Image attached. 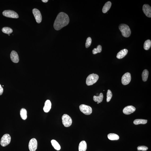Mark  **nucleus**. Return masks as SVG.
Segmentation results:
<instances>
[{
    "label": "nucleus",
    "mask_w": 151,
    "mask_h": 151,
    "mask_svg": "<svg viewBox=\"0 0 151 151\" xmlns=\"http://www.w3.org/2000/svg\"><path fill=\"white\" fill-rule=\"evenodd\" d=\"M69 22V17L66 13L61 12L58 15L54 24L55 30H59L68 25Z\"/></svg>",
    "instance_id": "obj_1"
},
{
    "label": "nucleus",
    "mask_w": 151,
    "mask_h": 151,
    "mask_svg": "<svg viewBox=\"0 0 151 151\" xmlns=\"http://www.w3.org/2000/svg\"><path fill=\"white\" fill-rule=\"evenodd\" d=\"M119 28L124 37L128 38L130 36L131 30L129 26L125 24H121L119 26Z\"/></svg>",
    "instance_id": "obj_2"
},
{
    "label": "nucleus",
    "mask_w": 151,
    "mask_h": 151,
    "mask_svg": "<svg viewBox=\"0 0 151 151\" xmlns=\"http://www.w3.org/2000/svg\"><path fill=\"white\" fill-rule=\"evenodd\" d=\"M99 78V76L96 74L93 73L90 74L87 78L86 84L88 86L92 85L97 82Z\"/></svg>",
    "instance_id": "obj_3"
},
{
    "label": "nucleus",
    "mask_w": 151,
    "mask_h": 151,
    "mask_svg": "<svg viewBox=\"0 0 151 151\" xmlns=\"http://www.w3.org/2000/svg\"><path fill=\"white\" fill-rule=\"evenodd\" d=\"M62 123L65 127H69L72 124V119L68 114H64L62 117Z\"/></svg>",
    "instance_id": "obj_4"
},
{
    "label": "nucleus",
    "mask_w": 151,
    "mask_h": 151,
    "mask_svg": "<svg viewBox=\"0 0 151 151\" xmlns=\"http://www.w3.org/2000/svg\"><path fill=\"white\" fill-rule=\"evenodd\" d=\"M11 140V137L8 134H4L1 139L0 144L3 147H5L9 144Z\"/></svg>",
    "instance_id": "obj_5"
},
{
    "label": "nucleus",
    "mask_w": 151,
    "mask_h": 151,
    "mask_svg": "<svg viewBox=\"0 0 151 151\" xmlns=\"http://www.w3.org/2000/svg\"><path fill=\"white\" fill-rule=\"evenodd\" d=\"M3 15L4 16L7 17L16 18L17 19L19 17V15L16 12L13 11L8 10H5L3 12Z\"/></svg>",
    "instance_id": "obj_6"
},
{
    "label": "nucleus",
    "mask_w": 151,
    "mask_h": 151,
    "mask_svg": "<svg viewBox=\"0 0 151 151\" xmlns=\"http://www.w3.org/2000/svg\"><path fill=\"white\" fill-rule=\"evenodd\" d=\"M80 110L85 115H89L92 112V109L90 106L85 104H82L79 106Z\"/></svg>",
    "instance_id": "obj_7"
},
{
    "label": "nucleus",
    "mask_w": 151,
    "mask_h": 151,
    "mask_svg": "<svg viewBox=\"0 0 151 151\" xmlns=\"http://www.w3.org/2000/svg\"><path fill=\"white\" fill-rule=\"evenodd\" d=\"M32 12L36 22L38 23H40L42 20V17L40 11L37 9H34Z\"/></svg>",
    "instance_id": "obj_8"
},
{
    "label": "nucleus",
    "mask_w": 151,
    "mask_h": 151,
    "mask_svg": "<svg viewBox=\"0 0 151 151\" xmlns=\"http://www.w3.org/2000/svg\"><path fill=\"white\" fill-rule=\"evenodd\" d=\"M38 143L37 140L35 138H32L29 144V148L30 151H35L37 149Z\"/></svg>",
    "instance_id": "obj_9"
},
{
    "label": "nucleus",
    "mask_w": 151,
    "mask_h": 151,
    "mask_svg": "<svg viewBox=\"0 0 151 151\" xmlns=\"http://www.w3.org/2000/svg\"><path fill=\"white\" fill-rule=\"evenodd\" d=\"M131 79V75L130 73H126L123 75L122 77V83L124 85H127L130 83Z\"/></svg>",
    "instance_id": "obj_10"
},
{
    "label": "nucleus",
    "mask_w": 151,
    "mask_h": 151,
    "mask_svg": "<svg viewBox=\"0 0 151 151\" xmlns=\"http://www.w3.org/2000/svg\"><path fill=\"white\" fill-rule=\"evenodd\" d=\"M142 10L145 14L148 17H151V8L148 4H144L143 5Z\"/></svg>",
    "instance_id": "obj_11"
},
{
    "label": "nucleus",
    "mask_w": 151,
    "mask_h": 151,
    "mask_svg": "<svg viewBox=\"0 0 151 151\" xmlns=\"http://www.w3.org/2000/svg\"><path fill=\"white\" fill-rule=\"evenodd\" d=\"M136 110V108L132 106H129L126 107L123 110V112L125 114L129 115L133 113Z\"/></svg>",
    "instance_id": "obj_12"
},
{
    "label": "nucleus",
    "mask_w": 151,
    "mask_h": 151,
    "mask_svg": "<svg viewBox=\"0 0 151 151\" xmlns=\"http://www.w3.org/2000/svg\"><path fill=\"white\" fill-rule=\"evenodd\" d=\"M11 59L14 63H17L19 61V58L18 54L16 51H13L10 55Z\"/></svg>",
    "instance_id": "obj_13"
},
{
    "label": "nucleus",
    "mask_w": 151,
    "mask_h": 151,
    "mask_svg": "<svg viewBox=\"0 0 151 151\" xmlns=\"http://www.w3.org/2000/svg\"><path fill=\"white\" fill-rule=\"evenodd\" d=\"M128 50L126 49H124L120 51L117 53L116 57L117 59H122L127 54Z\"/></svg>",
    "instance_id": "obj_14"
},
{
    "label": "nucleus",
    "mask_w": 151,
    "mask_h": 151,
    "mask_svg": "<svg viewBox=\"0 0 151 151\" xmlns=\"http://www.w3.org/2000/svg\"><path fill=\"white\" fill-rule=\"evenodd\" d=\"M51 103L49 100H47L45 102L43 109L45 112H49L51 108Z\"/></svg>",
    "instance_id": "obj_15"
},
{
    "label": "nucleus",
    "mask_w": 151,
    "mask_h": 151,
    "mask_svg": "<svg viewBox=\"0 0 151 151\" xmlns=\"http://www.w3.org/2000/svg\"><path fill=\"white\" fill-rule=\"evenodd\" d=\"M79 151H86L87 149V144L85 141H82L79 144Z\"/></svg>",
    "instance_id": "obj_16"
},
{
    "label": "nucleus",
    "mask_w": 151,
    "mask_h": 151,
    "mask_svg": "<svg viewBox=\"0 0 151 151\" xmlns=\"http://www.w3.org/2000/svg\"><path fill=\"white\" fill-rule=\"evenodd\" d=\"M111 6V3L110 1H108L106 2L103 7L102 11L104 13H107L108 11L110 9Z\"/></svg>",
    "instance_id": "obj_17"
},
{
    "label": "nucleus",
    "mask_w": 151,
    "mask_h": 151,
    "mask_svg": "<svg viewBox=\"0 0 151 151\" xmlns=\"http://www.w3.org/2000/svg\"><path fill=\"white\" fill-rule=\"evenodd\" d=\"M103 95L102 93H100L99 96H94L93 99L95 102H97L100 103L103 101Z\"/></svg>",
    "instance_id": "obj_18"
},
{
    "label": "nucleus",
    "mask_w": 151,
    "mask_h": 151,
    "mask_svg": "<svg viewBox=\"0 0 151 151\" xmlns=\"http://www.w3.org/2000/svg\"><path fill=\"white\" fill-rule=\"evenodd\" d=\"M108 137L109 139L112 141L117 140L119 139V137L116 134L111 133L108 134Z\"/></svg>",
    "instance_id": "obj_19"
},
{
    "label": "nucleus",
    "mask_w": 151,
    "mask_h": 151,
    "mask_svg": "<svg viewBox=\"0 0 151 151\" xmlns=\"http://www.w3.org/2000/svg\"><path fill=\"white\" fill-rule=\"evenodd\" d=\"M52 145L54 148L57 151L60 150L61 147L60 145L57 142L54 140H52L51 141Z\"/></svg>",
    "instance_id": "obj_20"
},
{
    "label": "nucleus",
    "mask_w": 151,
    "mask_h": 151,
    "mask_svg": "<svg viewBox=\"0 0 151 151\" xmlns=\"http://www.w3.org/2000/svg\"><path fill=\"white\" fill-rule=\"evenodd\" d=\"M20 114L21 117L23 120H25L27 118V111L24 108H22L21 110Z\"/></svg>",
    "instance_id": "obj_21"
},
{
    "label": "nucleus",
    "mask_w": 151,
    "mask_h": 151,
    "mask_svg": "<svg viewBox=\"0 0 151 151\" xmlns=\"http://www.w3.org/2000/svg\"><path fill=\"white\" fill-rule=\"evenodd\" d=\"M147 120L138 119L134 120V123L135 125H138L140 124H145L147 123Z\"/></svg>",
    "instance_id": "obj_22"
},
{
    "label": "nucleus",
    "mask_w": 151,
    "mask_h": 151,
    "mask_svg": "<svg viewBox=\"0 0 151 151\" xmlns=\"http://www.w3.org/2000/svg\"><path fill=\"white\" fill-rule=\"evenodd\" d=\"M149 72L147 69H145L143 71L142 74V80L144 82L147 81L149 75Z\"/></svg>",
    "instance_id": "obj_23"
},
{
    "label": "nucleus",
    "mask_w": 151,
    "mask_h": 151,
    "mask_svg": "<svg viewBox=\"0 0 151 151\" xmlns=\"http://www.w3.org/2000/svg\"><path fill=\"white\" fill-rule=\"evenodd\" d=\"M151 46V41L149 39L146 40L145 42L144 47V49L146 50H148L150 48Z\"/></svg>",
    "instance_id": "obj_24"
},
{
    "label": "nucleus",
    "mask_w": 151,
    "mask_h": 151,
    "mask_svg": "<svg viewBox=\"0 0 151 151\" xmlns=\"http://www.w3.org/2000/svg\"><path fill=\"white\" fill-rule=\"evenodd\" d=\"M2 31L3 33L8 35L13 33V31L11 28L8 27H3L2 29Z\"/></svg>",
    "instance_id": "obj_25"
},
{
    "label": "nucleus",
    "mask_w": 151,
    "mask_h": 151,
    "mask_svg": "<svg viewBox=\"0 0 151 151\" xmlns=\"http://www.w3.org/2000/svg\"><path fill=\"white\" fill-rule=\"evenodd\" d=\"M102 50V47L101 46L98 45L97 48H95L92 50V53L94 54H96L98 53L101 52Z\"/></svg>",
    "instance_id": "obj_26"
},
{
    "label": "nucleus",
    "mask_w": 151,
    "mask_h": 151,
    "mask_svg": "<svg viewBox=\"0 0 151 151\" xmlns=\"http://www.w3.org/2000/svg\"><path fill=\"white\" fill-rule=\"evenodd\" d=\"M112 93L111 91L110 90H108L107 94V102H109L110 101L112 98Z\"/></svg>",
    "instance_id": "obj_27"
},
{
    "label": "nucleus",
    "mask_w": 151,
    "mask_h": 151,
    "mask_svg": "<svg viewBox=\"0 0 151 151\" xmlns=\"http://www.w3.org/2000/svg\"><path fill=\"white\" fill-rule=\"evenodd\" d=\"M91 42H92V40H91V37H88L87 39L86 44H85V47L86 48H88L90 46Z\"/></svg>",
    "instance_id": "obj_28"
},
{
    "label": "nucleus",
    "mask_w": 151,
    "mask_h": 151,
    "mask_svg": "<svg viewBox=\"0 0 151 151\" xmlns=\"http://www.w3.org/2000/svg\"><path fill=\"white\" fill-rule=\"evenodd\" d=\"M148 149L147 147L145 146H140L137 147L138 150L139 151H146L148 150Z\"/></svg>",
    "instance_id": "obj_29"
},
{
    "label": "nucleus",
    "mask_w": 151,
    "mask_h": 151,
    "mask_svg": "<svg viewBox=\"0 0 151 151\" xmlns=\"http://www.w3.org/2000/svg\"><path fill=\"white\" fill-rule=\"evenodd\" d=\"M4 89L0 84V95H2Z\"/></svg>",
    "instance_id": "obj_30"
},
{
    "label": "nucleus",
    "mask_w": 151,
    "mask_h": 151,
    "mask_svg": "<svg viewBox=\"0 0 151 151\" xmlns=\"http://www.w3.org/2000/svg\"><path fill=\"white\" fill-rule=\"evenodd\" d=\"M42 2L44 3H47L48 1V0H42Z\"/></svg>",
    "instance_id": "obj_31"
},
{
    "label": "nucleus",
    "mask_w": 151,
    "mask_h": 151,
    "mask_svg": "<svg viewBox=\"0 0 151 151\" xmlns=\"http://www.w3.org/2000/svg\"><path fill=\"white\" fill-rule=\"evenodd\" d=\"M97 104H99V103H98V102H97Z\"/></svg>",
    "instance_id": "obj_32"
},
{
    "label": "nucleus",
    "mask_w": 151,
    "mask_h": 151,
    "mask_svg": "<svg viewBox=\"0 0 151 151\" xmlns=\"http://www.w3.org/2000/svg\"><path fill=\"white\" fill-rule=\"evenodd\" d=\"M9 35V36H10V34H9V35Z\"/></svg>",
    "instance_id": "obj_33"
}]
</instances>
